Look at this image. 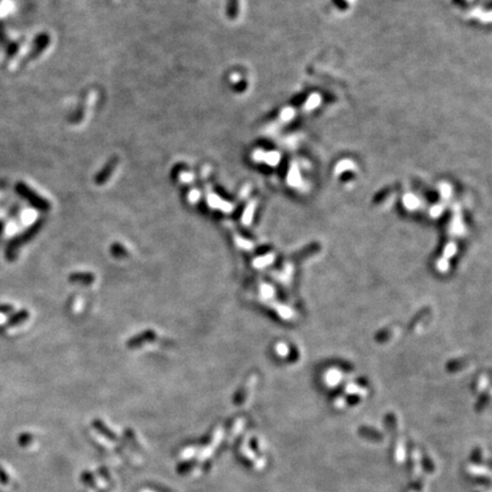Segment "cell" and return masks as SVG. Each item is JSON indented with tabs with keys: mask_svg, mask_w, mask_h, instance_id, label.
<instances>
[{
	"mask_svg": "<svg viewBox=\"0 0 492 492\" xmlns=\"http://www.w3.org/2000/svg\"><path fill=\"white\" fill-rule=\"evenodd\" d=\"M115 166H116V161L113 160V161H111L108 162L106 166L104 167V169L102 170V172H99L98 174V178H97V181H105L106 180V179L111 176V174H112L113 170L115 169Z\"/></svg>",
	"mask_w": 492,
	"mask_h": 492,
	"instance_id": "cell-1",
	"label": "cell"
}]
</instances>
